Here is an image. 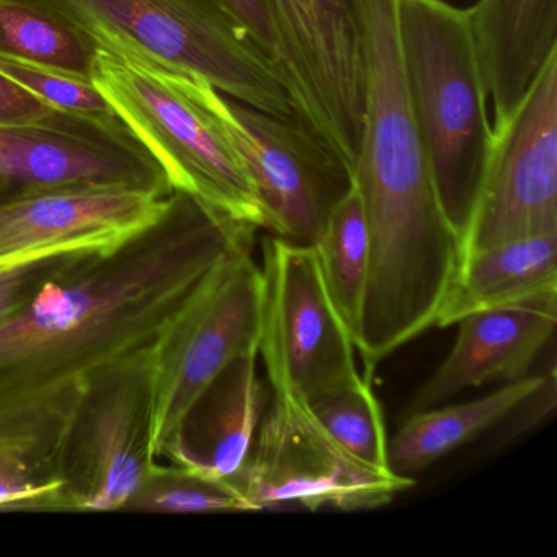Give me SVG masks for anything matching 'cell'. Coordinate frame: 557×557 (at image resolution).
Wrapping results in <instances>:
<instances>
[{
    "label": "cell",
    "instance_id": "6",
    "mask_svg": "<svg viewBox=\"0 0 557 557\" xmlns=\"http://www.w3.org/2000/svg\"><path fill=\"white\" fill-rule=\"evenodd\" d=\"M253 244L221 259L159 338L148 371L146 455L152 479L171 461L191 409L218 376L244 355H259L263 276Z\"/></svg>",
    "mask_w": 557,
    "mask_h": 557
},
{
    "label": "cell",
    "instance_id": "14",
    "mask_svg": "<svg viewBox=\"0 0 557 557\" xmlns=\"http://www.w3.org/2000/svg\"><path fill=\"white\" fill-rule=\"evenodd\" d=\"M456 325L451 351L417 391L409 413L432 409L471 387L528 376L554 338L557 296L471 312Z\"/></svg>",
    "mask_w": 557,
    "mask_h": 557
},
{
    "label": "cell",
    "instance_id": "7",
    "mask_svg": "<svg viewBox=\"0 0 557 557\" xmlns=\"http://www.w3.org/2000/svg\"><path fill=\"white\" fill-rule=\"evenodd\" d=\"M256 510H373L416 485L348 455L305 399L272 391L252 449L230 479Z\"/></svg>",
    "mask_w": 557,
    "mask_h": 557
},
{
    "label": "cell",
    "instance_id": "4",
    "mask_svg": "<svg viewBox=\"0 0 557 557\" xmlns=\"http://www.w3.org/2000/svg\"><path fill=\"white\" fill-rule=\"evenodd\" d=\"M92 83L164 169L171 187L265 230L252 181L213 107L203 77L99 48Z\"/></svg>",
    "mask_w": 557,
    "mask_h": 557
},
{
    "label": "cell",
    "instance_id": "10",
    "mask_svg": "<svg viewBox=\"0 0 557 557\" xmlns=\"http://www.w3.org/2000/svg\"><path fill=\"white\" fill-rule=\"evenodd\" d=\"M557 231V50L517 106L492 122L478 205L461 243L469 253Z\"/></svg>",
    "mask_w": 557,
    "mask_h": 557
},
{
    "label": "cell",
    "instance_id": "11",
    "mask_svg": "<svg viewBox=\"0 0 557 557\" xmlns=\"http://www.w3.org/2000/svg\"><path fill=\"white\" fill-rule=\"evenodd\" d=\"M213 107L265 213V230L314 246L355 175L337 152L296 116H280L214 90Z\"/></svg>",
    "mask_w": 557,
    "mask_h": 557
},
{
    "label": "cell",
    "instance_id": "1",
    "mask_svg": "<svg viewBox=\"0 0 557 557\" xmlns=\"http://www.w3.org/2000/svg\"><path fill=\"white\" fill-rule=\"evenodd\" d=\"M257 231L175 190L154 226L45 273L0 321V472L67 484L94 397L148 368L185 299L227 253L256 243Z\"/></svg>",
    "mask_w": 557,
    "mask_h": 557
},
{
    "label": "cell",
    "instance_id": "30",
    "mask_svg": "<svg viewBox=\"0 0 557 557\" xmlns=\"http://www.w3.org/2000/svg\"><path fill=\"white\" fill-rule=\"evenodd\" d=\"M66 481H51L38 484L18 475L0 472V507L18 504H35V502H63L66 492Z\"/></svg>",
    "mask_w": 557,
    "mask_h": 557
},
{
    "label": "cell",
    "instance_id": "23",
    "mask_svg": "<svg viewBox=\"0 0 557 557\" xmlns=\"http://www.w3.org/2000/svg\"><path fill=\"white\" fill-rule=\"evenodd\" d=\"M135 508L168 513H210V511H253L249 502L230 481L205 478L181 468H165L133 500Z\"/></svg>",
    "mask_w": 557,
    "mask_h": 557
},
{
    "label": "cell",
    "instance_id": "22",
    "mask_svg": "<svg viewBox=\"0 0 557 557\" xmlns=\"http://www.w3.org/2000/svg\"><path fill=\"white\" fill-rule=\"evenodd\" d=\"M309 407L348 455L377 471L393 472L387 461L383 410L370 381L364 380L351 389L324 397Z\"/></svg>",
    "mask_w": 557,
    "mask_h": 557
},
{
    "label": "cell",
    "instance_id": "16",
    "mask_svg": "<svg viewBox=\"0 0 557 557\" xmlns=\"http://www.w3.org/2000/svg\"><path fill=\"white\" fill-rule=\"evenodd\" d=\"M257 358L234 360L191 409L172 468L230 481L252 449L270 400L269 387L257 374Z\"/></svg>",
    "mask_w": 557,
    "mask_h": 557
},
{
    "label": "cell",
    "instance_id": "3",
    "mask_svg": "<svg viewBox=\"0 0 557 557\" xmlns=\"http://www.w3.org/2000/svg\"><path fill=\"white\" fill-rule=\"evenodd\" d=\"M397 17L433 184L461 244L478 205L492 139L469 9L445 0H397Z\"/></svg>",
    "mask_w": 557,
    "mask_h": 557
},
{
    "label": "cell",
    "instance_id": "12",
    "mask_svg": "<svg viewBox=\"0 0 557 557\" xmlns=\"http://www.w3.org/2000/svg\"><path fill=\"white\" fill-rule=\"evenodd\" d=\"M0 185L174 191L164 169L119 115L94 119L54 109L35 122L0 126Z\"/></svg>",
    "mask_w": 557,
    "mask_h": 557
},
{
    "label": "cell",
    "instance_id": "8",
    "mask_svg": "<svg viewBox=\"0 0 557 557\" xmlns=\"http://www.w3.org/2000/svg\"><path fill=\"white\" fill-rule=\"evenodd\" d=\"M263 305L259 357L270 389L306 403L363 383L354 337L335 306L314 246L262 240Z\"/></svg>",
    "mask_w": 557,
    "mask_h": 557
},
{
    "label": "cell",
    "instance_id": "29",
    "mask_svg": "<svg viewBox=\"0 0 557 557\" xmlns=\"http://www.w3.org/2000/svg\"><path fill=\"white\" fill-rule=\"evenodd\" d=\"M51 110L44 100L0 73V126L35 122Z\"/></svg>",
    "mask_w": 557,
    "mask_h": 557
},
{
    "label": "cell",
    "instance_id": "20",
    "mask_svg": "<svg viewBox=\"0 0 557 557\" xmlns=\"http://www.w3.org/2000/svg\"><path fill=\"white\" fill-rule=\"evenodd\" d=\"M99 48L32 0H0V57L92 79Z\"/></svg>",
    "mask_w": 557,
    "mask_h": 557
},
{
    "label": "cell",
    "instance_id": "17",
    "mask_svg": "<svg viewBox=\"0 0 557 557\" xmlns=\"http://www.w3.org/2000/svg\"><path fill=\"white\" fill-rule=\"evenodd\" d=\"M469 18L497 122L557 50V0H478Z\"/></svg>",
    "mask_w": 557,
    "mask_h": 557
},
{
    "label": "cell",
    "instance_id": "26",
    "mask_svg": "<svg viewBox=\"0 0 557 557\" xmlns=\"http://www.w3.org/2000/svg\"><path fill=\"white\" fill-rule=\"evenodd\" d=\"M216 2L249 35L257 48L275 64L278 38H276L275 25H273L267 0H216Z\"/></svg>",
    "mask_w": 557,
    "mask_h": 557
},
{
    "label": "cell",
    "instance_id": "13",
    "mask_svg": "<svg viewBox=\"0 0 557 557\" xmlns=\"http://www.w3.org/2000/svg\"><path fill=\"white\" fill-rule=\"evenodd\" d=\"M174 191L71 187L0 195V259L84 237L132 239L168 213Z\"/></svg>",
    "mask_w": 557,
    "mask_h": 557
},
{
    "label": "cell",
    "instance_id": "31",
    "mask_svg": "<svg viewBox=\"0 0 557 557\" xmlns=\"http://www.w3.org/2000/svg\"><path fill=\"white\" fill-rule=\"evenodd\" d=\"M2 191H5V188L0 185V194H2Z\"/></svg>",
    "mask_w": 557,
    "mask_h": 557
},
{
    "label": "cell",
    "instance_id": "18",
    "mask_svg": "<svg viewBox=\"0 0 557 557\" xmlns=\"http://www.w3.org/2000/svg\"><path fill=\"white\" fill-rule=\"evenodd\" d=\"M557 296V231L469 253L440 309L435 327L466 314Z\"/></svg>",
    "mask_w": 557,
    "mask_h": 557
},
{
    "label": "cell",
    "instance_id": "5",
    "mask_svg": "<svg viewBox=\"0 0 557 557\" xmlns=\"http://www.w3.org/2000/svg\"><path fill=\"white\" fill-rule=\"evenodd\" d=\"M100 48L203 77L221 94L296 116L273 61L216 0H32Z\"/></svg>",
    "mask_w": 557,
    "mask_h": 557
},
{
    "label": "cell",
    "instance_id": "28",
    "mask_svg": "<svg viewBox=\"0 0 557 557\" xmlns=\"http://www.w3.org/2000/svg\"><path fill=\"white\" fill-rule=\"evenodd\" d=\"M63 262H67V260L25 263V265L9 267V269L0 270V321L8 318L12 311H15L25 301L28 293L34 288L32 283L40 280L47 273L45 270Z\"/></svg>",
    "mask_w": 557,
    "mask_h": 557
},
{
    "label": "cell",
    "instance_id": "15",
    "mask_svg": "<svg viewBox=\"0 0 557 557\" xmlns=\"http://www.w3.org/2000/svg\"><path fill=\"white\" fill-rule=\"evenodd\" d=\"M146 371H133L103 387L84 413L90 479L73 502L81 510H120L152 481L146 455Z\"/></svg>",
    "mask_w": 557,
    "mask_h": 557
},
{
    "label": "cell",
    "instance_id": "21",
    "mask_svg": "<svg viewBox=\"0 0 557 557\" xmlns=\"http://www.w3.org/2000/svg\"><path fill=\"white\" fill-rule=\"evenodd\" d=\"M314 249L329 293L355 342L370 265L367 216L357 185L329 214Z\"/></svg>",
    "mask_w": 557,
    "mask_h": 557
},
{
    "label": "cell",
    "instance_id": "9",
    "mask_svg": "<svg viewBox=\"0 0 557 557\" xmlns=\"http://www.w3.org/2000/svg\"><path fill=\"white\" fill-rule=\"evenodd\" d=\"M275 66L296 119L354 172L363 128L364 63L355 0H267Z\"/></svg>",
    "mask_w": 557,
    "mask_h": 557
},
{
    "label": "cell",
    "instance_id": "25",
    "mask_svg": "<svg viewBox=\"0 0 557 557\" xmlns=\"http://www.w3.org/2000/svg\"><path fill=\"white\" fill-rule=\"evenodd\" d=\"M557 404V374L556 363H550L549 370L544 373L540 386L528 394L518 406L513 407L504 420H508L507 429L498 435V445L504 446L513 440L520 438L530 430L536 429L540 423L546 422L553 416Z\"/></svg>",
    "mask_w": 557,
    "mask_h": 557
},
{
    "label": "cell",
    "instance_id": "2",
    "mask_svg": "<svg viewBox=\"0 0 557 557\" xmlns=\"http://www.w3.org/2000/svg\"><path fill=\"white\" fill-rule=\"evenodd\" d=\"M364 63L355 185L367 216V288L355 345L380 364L435 327L461 265V244L430 171L407 83L397 0H355Z\"/></svg>",
    "mask_w": 557,
    "mask_h": 557
},
{
    "label": "cell",
    "instance_id": "19",
    "mask_svg": "<svg viewBox=\"0 0 557 557\" xmlns=\"http://www.w3.org/2000/svg\"><path fill=\"white\" fill-rule=\"evenodd\" d=\"M544 374H528L479 399L409 413L387 440L391 471L404 478L425 471L453 449L498 425L540 386Z\"/></svg>",
    "mask_w": 557,
    "mask_h": 557
},
{
    "label": "cell",
    "instance_id": "24",
    "mask_svg": "<svg viewBox=\"0 0 557 557\" xmlns=\"http://www.w3.org/2000/svg\"><path fill=\"white\" fill-rule=\"evenodd\" d=\"M0 73L44 100L51 109L94 119L116 116L112 103L97 89L92 79L71 76L60 71L34 66L0 57Z\"/></svg>",
    "mask_w": 557,
    "mask_h": 557
},
{
    "label": "cell",
    "instance_id": "27",
    "mask_svg": "<svg viewBox=\"0 0 557 557\" xmlns=\"http://www.w3.org/2000/svg\"><path fill=\"white\" fill-rule=\"evenodd\" d=\"M125 240L115 236H92L74 243L61 244V246L45 247V249L30 250V252L17 253V256L2 257L0 270L9 267L25 265V263L58 262V260L79 259V257L97 256V253L110 252L122 246Z\"/></svg>",
    "mask_w": 557,
    "mask_h": 557
}]
</instances>
